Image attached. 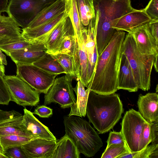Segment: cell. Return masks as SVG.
<instances>
[{
	"label": "cell",
	"instance_id": "6da1fadb",
	"mask_svg": "<svg viewBox=\"0 0 158 158\" xmlns=\"http://www.w3.org/2000/svg\"><path fill=\"white\" fill-rule=\"evenodd\" d=\"M126 35L124 31H116L98 56L94 73L89 83L91 91L98 94L108 95L118 90V75Z\"/></svg>",
	"mask_w": 158,
	"mask_h": 158
},
{
	"label": "cell",
	"instance_id": "7a4b0ae2",
	"mask_svg": "<svg viewBox=\"0 0 158 158\" xmlns=\"http://www.w3.org/2000/svg\"><path fill=\"white\" fill-rule=\"evenodd\" d=\"M123 111L118 94H98L90 91L86 114L89 122L100 134L112 129L121 118Z\"/></svg>",
	"mask_w": 158,
	"mask_h": 158
},
{
	"label": "cell",
	"instance_id": "3957f363",
	"mask_svg": "<svg viewBox=\"0 0 158 158\" xmlns=\"http://www.w3.org/2000/svg\"><path fill=\"white\" fill-rule=\"evenodd\" d=\"M131 0H94L96 15L95 40L98 56L116 31L111 27L113 21L135 9Z\"/></svg>",
	"mask_w": 158,
	"mask_h": 158
},
{
	"label": "cell",
	"instance_id": "277c9868",
	"mask_svg": "<svg viewBox=\"0 0 158 158\" xmlns=\"http://www.w3.org/2000/svg\"><path fill=\"white\" fill-rule=\"evenodd\" d=\"M65 135L72 141L80 153L90 157L94 156L103 143L90 122L82 117L74 116L64 117Z\"/></svg>",
	"mask_w": 158,
	"mask_h": 158
},
{
	"label": "cell",
	"instance_id": "5b68a950",
	"mask_svg": "<svg viewBox=\"0 0 158 158\" xmlns=\"http://www.w3.org/2000/svg\"><path fill=\"white\" fill-rule=\"evenodd\" d=\"M122 53L127 58L139 89L148 91L151 86V74L154 56L141 53L132 35H126Z\"/></svg>",
	"mask_w": 158,
	"mask_h": 158
},
{
	"label": "cell",
	"instance_id": "8992f818",
	"mask_svg": "<svg viewBox=\"0 0 158 158\" xmlns=\"http://www.w3.org/2000/svg\"><path fill=\"white\" fill-rule=\"evenodd\" d=\"M55 0H9L6 12L23 29L27 27L39 13Z\"/></svg>",
	"mask_w": 158,
	"mask_h": 158
},
{
	"label": "cell",
	"instance_id": "52a82bcc",
	"mask_svg": "<svg viewBox=\"0 0 158 158\" xmlns=\"http://www.w3.org/2000/svg\"><path fill=\"white\" fill-rule=\"evenodd\" d=\"M147 122L139 111L133 109L125 113L120 131L131 153L140 151L142 134Z\"/></svg>",
	"mask_w": 158,
	"mask_h": 158
},
{
	"label": "cell",
	"instance_id": "ba28073f",
	"mask_svg": "<svg viewBox=\"0 0 158 158\" xmlns=\"http://www.w3.org/2000/svg\"><path fill=\"white\" fill-rule=\"evenodd\" d=\"M3 78L10 96V101L25 107L35 106L40 101V94L26 82L15 75L5 76Z\"/></svg>",
	"mask_w": 158,
	"mask_h": 158
},
{
	"label": "cell",
	"instance_id": "9c48e42d",
	"mask_svg": "<svg viewBox=\"0 0 158 158\" xmlns=\"http://www.w3.org/2000/svg\"><path fill=\"white\" fill-rule=\"evenodd\" d=\"M72 77L65 75L55 78L54 82L45 94L44 105L55 102L59 104L61 108L70 107L76 102L72 82Z\"/></svg>",
	"mask_w": 158,
	"mask_h": 158
},
{
	"label": "cell",
	"instance_id": "30bf717a",
	"mask_svg": "<svg viewBox=\"0 0 158 158\" xmlns=\"http://www.w3.org/2000/svg\"><path fill=\"white\" fill-rule=\"evenodd\" d=\"M16 66V75L40 94L46 93L58 75L47 72L32 64Z\"/></svg>",
	"mask_w": 158,
	"mask_h": 158
},
{
	"label": "cell",
	"instance_id": "8fae6325",
	"mask_svg": "<svg viewBox=\"0 0 158 158\" xmlns=\"http://www.w3.org/2000/svg\"><path fill=\"white\" fill-rule=\"evenodd\" d=\"M23 116L14 110L0 109V136L15 135L35 137L25 132L22 128Z\"/></svg>",
	"mask_w": 158,
	"mask_h": 158
},
{
	"label": "cell",
	"instance_id": "7c38bea8",
	"mask_svg": "<svg viewBox=\"0 0 158 158\" xmlns=\"http://www.w3.org/2000/svg\"><path fill=\"white\" fill-rule=\"evenodd\" d=\"M69 35L75 34L70 19L68 16L44 40L43 43L47 50L46 52L52 55L55 54L65 38Z\"/></svg>",
	"mask_w": 158,
	"mask_h": 158
},
{
	"label": "cell",
	"instance_id": "4fadbf2b",
	"mask_svg": "<svg viewBox=\"0 0 158 158\" xmlns=\"http://www.w3.org/2000/svg\"><path fill=\"white\" fill-rule=\"evenodd\" d=\"M151 20L144 8L131 11L114 20L111 27L116 31L130 32L134 29L149 22Z\"/></svg>",
	"mask_w": 158,
	"mask_h": 158
},
{
	"label": "cell",
	"instance_id": "5bb4252c",
	"mask_svg": "<svg viewBox=\"0 0 158 158\" xmlns=\"http://www.w3.org/2000/svg\"><path fill=\"white\" fill-rule=\"evenodd\" d=\"M57 141L37 138L21 146L27 158H51Z\"/></svg>",
	"mask_w": 158,
	"mask_h": 158
},
{
	"label": "cell",
	"instance_id": "9a60e30c",
	"mask_svg": "<svg viewBox=\"0 0 158 158\" xmlns=\"http://www.w3.org/2000/svg\"><path fill=\"white\" fill-rule=\"evenodd\" d=\"M133 36L139 51L142 53L158 55V43L151 34L147 23L129 32Z\"/></svg>",
	"mask_w": 158,
	"mask_h": 158
},
{
	"label": "cell",
	"instance_id": "2e32d148",
	"mask_svg": "<svg viewBox=\"0 0 158 158\" xmlns=\"http://www.w3.org/2000/svg\"><path fill=\"white\" fill-rule=\"evenodd\" d=\"M21 124L23 130L32 136L37 138L57 141L55 136L49 128L40 122L33 113L25 107Z\"/></svg>",
	"mask_w": 158,
	"mask_h": 158
},
{
	"label": "cell",
	"instance_id": "e0dca14e",
	"mask_svg": "<svg viewBox=\"0 0 158 158\" xmlns=\"http://www.w3.org/2000/svg\"><path fill=\"white\" fill-rule=\"evenodd\" d=\"M96 17L91 20L87 26V32L85 39V46L87 56V75L89 84L92 80L98 55L95 40Z\"/></svg>",
	"mask_w": 158,
	"mask_h": 158
},
{
	"label": "cell",
	"instance_id": "ac0fdd59",
	"mask_svg": "<svg viewBox=\"0 0 158 158\" xmlns=\"http://www.w3.org/2000/svg\"><path fill=\"white\" fill-rule=\"evenodd\" d=\"M68 15L65 11L53 19L36 27L22 29L23 37L31 42H43L45 38Z\"/></svg>",
	"mask_w": 158,
	"mask_h": 158
},
{
	"label": "cell",
	"instance_id": "d6986e66",
	"mask_svg": "<svg viewBox=\"0 0 158 158\" xmlns=\"http://www.w3.org/2000/svg\"><path fill=\"white\" fill-rule=\"evenodd\" d=\"M47 51L43 42H37L26 48L11 52L8 56L16 65L32 64L40 58Z\"/></svg>",
	"mask_w": 158,
	"mask_h": 158
},
{
	"label": "cell",
	"instance_id": "ffe728a7",
	"mask_svg": "<svg viewBox=\"0 0 158 158\" xmlns=\"http://www.w3.org/2000/svg\"><path fill=\"white\" fill-rule=\"evenodd\" d=\"M19 26L9 16L0 13V46L25 40Z\"/></svg>",
	"mask_w": 158,
	"mask_h": 158
},
{
	"label": "cell",
	"instance_id": "44dd1931",
	"mask_svg": "<svg viewBox=\"0 0 158 158\" xmlns=\"http://www.w3.org/2000/svg\"><path fill=\"white\" fill-rule=\"evenodd\" d=\"M139 112L147 121L153 123L158 121V94L149 93L140 94L137 102Z\"/></svg>",
	"mask_w": 158,
	"mask_h": 158
},
{
	"label": "cell",
	"instance_id": "7402d4cb",
	"mask_svg": "<svg viewBox=\"0 0 158 158\" xmlns=\"http://www.w3.org/2000/svg\"><path fill=\"white\" fill-rule=\"evenodd\" d=\"M118 90L136 92L139 89L131 68L125 56L122 52L117 82Z\"/></svg>",
	"mask_w": 158,
	"mask_h": 158
},
{
	"label": "cell",
	"instance_id": "603a6c76",
	"mask_svg": "<svg viewBox=\"0 0 158 158\" xmlns=\"http://www.w3.org/2000/svg\"><path fill=\"white\" fill-rule=\"evenodd\" d=\"M85 37L81 44H78L77 41L72 56L76 79L77 81L80 80L85 87H87L89 84L87 75V56L85 46Z\"/></svg>",
	"mask_w": 158,
	"mask_h": 158
},
{
	"label": "cell",
	"instance_id": "cb8c5ba5",
	"mask_svg": "<svg viewBox=\"0 0 158 158\" xmlns=\"http://www.w3.org/2000/svg\"><path fill=\"white\" fill-rule=\"evenodd\" d=\"M65 11V0H55L41 10L26 28H31L40 25Z\"/></svg>",
	"mask_w": 158,
	"mask_h": 158
},
{
	"label": "cell",
	"instance_id": "d4e9b609",
	"mask_svg": "<svg viewBox=\"0 0 158 158\" xmlns=\"http://www.w3.org/2000/svg\"><path fill=\"white\" fill-rule=\"evenodd\" d=\"M65 11L70 19L77 43L81 44L86 34L87 27L82 24L75 0H65Z\"/></svg>",
	"mask_w": 158,
	"mask_h": 158
},
{
	"label": "cell",
	"instance_id": "484cf974",
	"mask_svg": "<svg viewBox=\"0 0 158 158\" xmlns=\"http://www.w3.org/2000/svg\"><path fill=\"white\" fill-rule=\"evenodd\" d=\"M90 84L89 83L87 89L80 80H78L76 86L73 88L77 95L76 102L70 107L68 116H75L81 117L86 115V109L88 96L90 90Z\"/></svg>",
	"mask_w": 158,
	"mask_h": 158
},
{
	"label": "cell",
	"instance_id": "4316f807",
	"mask_svg": "<svg viewBox=\"0 0 158 158\" xmlns=\"http://www.w3.org/2000/svg\"><path fill=\"white\" fill-rule=\"evenodd\" d=\"M80 154L73 142L64 135L57 142L51 158H79Z\"/></svg>",
	"mask_w": 158,
	"mask_h": 158
},
{
	"label": "cell",
	"instance_id": "83f0119b",
	"mask_svg": "<svg viewBox=\"0 0 158 158\" xmlns=\"http://www.w3.org/2000/svg\"><path fill=\"white\" fill-rule=\"evenodd\" d=\"M32 64L51 73L58 75L66 73L64 68L57 60L52 54L47 52Z\"/></svg>",
	"mask_w": 158,
	"mask_h": 158
},
{
	"label": "cell",
	"instance_id": "f1b7e54d",
	"mask_svg": "<svg viewBox=\"0 0 158 158\" xmlns=\"http://www.w3.org/2000/svg\"><path fill=\"white\" fill-rule=\"evenodd\" d=\"M81 23L87 26L96 17L94 0H75Z\"/></svg>",
	"mask_w": 158,
	"mask_h": 158
},
{
	"label": "cell",
	"instance_id": "f546056e",
	"mask_svg": "<svg viewBox=\"0 0 158 158\" xmlns=\"http://www.w3.org/2000/svg\"><path fill=\"white\" fill-rule=\"evenodd\" d=\"M37 138L34 136L15 135L0 136V143L5 151L12 147L21 146L31 140Z\"/></svg>",
	"mask_w": 158,
	"mask_h": 158
},
{
	"label": "cell",
	"instance_id": "4dcf8cb0",
	"mask_svg": "<svg viewBox=\"0 0 158 158\" xmlns=\"http://www.w3.org/2000/svg\"><path fill=\"white\" fill-rule=\"evenodd\" d=\"M158 144L147 146L141 150L122 155L118 158H158Z\"/></svg>",
	"mask_w": 158,
	"mask_h": 158
},
{
	"label": "cell",
	"instance_id": "1f68e13d",
	"mask_svg": "<svg viewBox=\"0 0 158 158\" xmlns=\"http://www.w3.org/2000/svg\"><path fill=\"white\" fill-rule=\"evenodd\" d=\"M131 153L126 143L113 144L106 147L101 158H118L122 155Z\"/></svg>",
	"mask_w": 158,
	"mask_h": 158
},
{
	"label": "cell",
	"instance_id": "d6a6232c",
	"mask_svg": "<svg viewBox=\"0 0 158 158\" xmlns=\"http://www.w3.org/2000/svg\"><path fill=\"white\" fill-rule=\"evenodd\" d=\"M52 56L59 62L64 69L65 74L69 75L73 79L76 77L74 73V65L73 56L69 55L58 53Z\"/></svg>",
	"mask_w": 158,
	"mask_h": 158
},
{
	"label": "cell",
	"instance_id": "836d02e7",
	"mask_svg": "<svg viewBox=\"0 0 158 158\" xmlns=\"http://www.w3.org/2000/svg\"><path fill=\"white\" fill-rule=\"evenodd\" d=\"M77 41L75 35H67L59 46L55 54L58 53L64 54L72 56Z\"/></svg>",
	"mask_w": 158,
	"mask_h": 158
},
{
	"label": "cell",
	"instance_id": "e575fe53",
	"mask_svg": "<svg viewBox=\"0 0 158 158\" xmlns=\"http://www.w3.org/2000/svg\"><path fill=\"white\" fill-rule=\"evenodd\" d=\"M35 42L25 40L1 46L0 49L8 56L11 52L26 48Z\"/></svg>",
	"mask_w": 158,
	"mask_h": 158
},
{
	"label": "cell",
	"instance_id": "d590c367",
	"mask_svg": "<svg viewBox=\"0 0 158 158\" xmlns=\"http://www.w3.org/2000/svg\"><path fill=\"white\" fill-rule=\"evenodd\" d=\"M152 123L148 121L145 124L143 131L140 143V150L145 148L152 142L151 126Z\"/></svg>",
	"mask_w": 158,
	"mask_h": 158
},
{
	"label": "cell",
	"instance_id": "8d00e7d4",
	"mask_svg": "<svg viewBox=\"0 0 158 158\" xmlns=\"http://www.w3.org/2000/svg\"><path fill=\"white\" fill-rule=\"evenodd\" d=\"M10 102V96L6 85L3 77L0 76V104L8 105Z\"/></svg>",
	"mask_w": 158,
	"mask_h": 158
},
{
	"label": "cell",
	"instance_id": "74e56055",
	"mask_svg": "<svg viewBox=\"0 0 158 158\" xmlns=\"http://www.w3.org/2000/svg\"><path fill=\"white\" fill-rule=\"evenodd\" d=\"M144 9L151 19H158V0H150Z\"/></svg>",
	"mask_w": 158,
	"mask_h": 158
},
{
	"label": "cell",
	"instance_id": "f35d334b",
	"mask_svg": "<svg viewBox=\"0 0 158 158\" xmlns=\"http://www.w3.org/2000/svg\"><path fill=\"white\" fill-rule=\"evenodd\" d=\"M126 143L124 137L120 131H110L107 141L106 147L113 144Z\"/></svg>",
	"mask_w": 158,
	"mask_h": 158
},
{
	"label": "cell",
	"instance_id": "ab89813d",
	"mask_svg": "<svg viewBox=\"0 0 158 158\" xmlns=\"http://www.w3.org/2000/svg\"><path fill=\"white\" fill-rule=\"evenodd\" d=\"M4 155L7 158H27L21 146L10 148L5 151Z\"/></svg>",
	"mask_w": 158,
	"mask_h": 158
},
{
	"label": "cell",
	"instance_id": "60d3db41",
	"mask_svg": "<svg viewBox=\"0 0 158 158\" xmlns=\"http://www.w3.org/2000/svg\"><path fill=\"white\" fill-rule=\"evenodd\" d=\"M32 113L40 117L48 118L52 114V110L45 105L38 106Z\"/></svg>",
	"mask_w": 158,
	"mask_h": 158
},
{
	"label": "cell",
	"instance_id": "b9f144b4",
	"mask_svg": "<svg viewBox=\"0 0 158 158\" xmlns=\"http://www.w3.org/2000/svg\"><path fill=\"white\" fill-rule=\"evenodd\" d=\"M147 24L151 34L158 43V19H151Z\"/></svg>",
	"mask_w": 158,
	"mask_h": 158
},
{
	"label": "cell",
	"instance_id": "7bdbcfd3",
	"mask_svg": "<svg viewBox=\"0 0 158 158\" xmlns=\"http://www.w3.org/2000/svg\"><path fill=\"white\" fill-rule=\"evenodd\" d=\"M151 134L152 143L158 144V121L152 123Z\"/></svg>",
	"mask_w": 158,
	"mask_h": 158
},
{
	"label": "cell",
	"instance_id": "ee69618b",
	"mask_svg": "<svg viewBox=\"0 0 158 158\" xmlns=\"http://www.w3.org/2000/svg\"><path fill=\"white\" fill-rule=\"evenodd\" d=\"M8 0H0V13L6 12Z\"/></svg>",
	"mask_w": 158,
	"mask_h": 158
},
{
	"label": "cell",
	"instance_id": "f6af8a7d",
	"mask_svg": "<svg viewBox=\"0 0 158 158\" xmlns=\"http://www.w3.org/2000/svg\"><path fill=\"white\" fill-rule=\"evenodd\" d=\"M6 58V56L2 53V50L0 49V64L6 65L7 63Z\"/></svg>",
	"mask_w": 158,
	"mask_h": 158
},
{
	"label": "cell",
	"instance_id": "bcb514c9",
	"mask_svg": "<svg viewBox=\"0 0 158 158\" xmlns=\"http://www.w3.org/2000/svg\"><path fill=\"white\" fill-rule=\"evenodd\" d=\"M5 67L3 64H0V76L3 77L5 76Z\"/></svg>",
	"mask_w": 158,
	"mask_h": 158
},
{
	"label": "cell",
	"instance_id": "7dc6e473",
	"mask_svg": "<svg viewBox=\"0 0 158 158\" xmlns=\"http://www.w3.org/2000/svg\"><path fill=\"white\" fill-rule=\"evenodd\" d=\"M153 66L156 72H158V56L154 57Z\"/></svg>",
	"mask_w": 158,
	"mask_h": 158
},
{
	"label": "cell",
	"instance_id": "c3c4849f",
	"mask_svg": "<svg viewBox=\"0 0 158 158\" xmlns=\"http://www.w3.org/2000/svg\"><path fill=\"white\" fill-rule=\"evenodd\" d=\"M0 153L4 155V151L0 143Z\"/></svg>",
	"mask_w": 158,
	"mask_h": 158
},
{
	"label": "cell",
	"instance_id": "681fc988",
	"mask_svg": "<svg viewBox=\"0 0 158 158\" xmlns=\"http://www.w3.org/2000/svg\"><path fill=\"white\" fill-rule=\"evenodd\" d=\"M0 158H7L5 155L0 153Z\"/></svg>",
	"mask_w": 158,
	"mask_h": 158
},
{
	"label": "cell",
	"instance_id": "f907efd6",
	"mask_svg": "<svg viewBox=\"0 0 158 158\" xmlns=\"http://www.w3.org/2000/svg\"><path fill=\"white\" fill-rule=\"evenodd\" d=\"M156 93H158V85H157L156 88Z\"/></svg>",
	"mask_w": 158,
	"mask_h": 158
}]
</instances>
